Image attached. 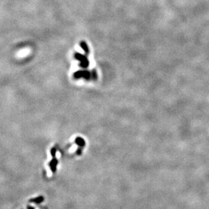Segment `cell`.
Segmentation results:
<instances>
[{
    "label": "cell",
    "instance_id": "obj_1",
    "mask_svg": "<svg viewBox=\"0 0 209 209\" xmlns=\"http://www.w3.org/2000/svg\"><path fill=\"white\" fill-rule=\"evenodd\" d=\"M75 58L81 60V62H82V64L81 65H82V67H86V65L88 63L86 59L81 54H75Z\"/></svg>",
    "mask_w": 209,
    "mask_h": 209
},
{
    "label": "cell",
    "instance_id": "obj_2",
    "mask_svg": "<svg viewBox=\"0 0 209 209\" xmlns=\"http://www.w3.org/2000/svg\"><path fill=\"white\" fill-rule=\"evenodd\" d=\"M81 46H82V47L83 48V49H84V50L86 52H88V49H87V47H86V44H85V43H82V44H81Z\"/></svg>",
    "mask_w": 209,
    "mask_h": 209
}]
</instances>
